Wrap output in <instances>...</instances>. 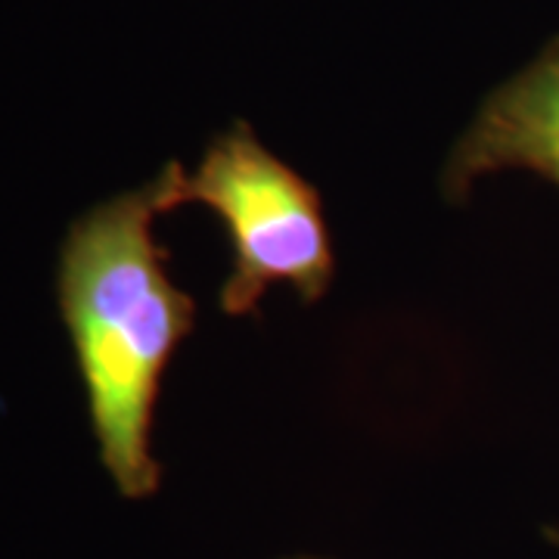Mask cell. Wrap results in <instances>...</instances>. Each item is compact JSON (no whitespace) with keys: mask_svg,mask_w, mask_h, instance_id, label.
<instances>
[{"mask_svg":"<svg viewBox=\"0 0 559 559\" xmlns=\"http://www.w3.org/2000/svg\"><path fill=\"white\" fill-rule=\"evenodd\" d=\"M183 202L209 205L227 227L234 267L218 293L224 314H255L271 283H289L301 301L326 296L336 252L318 187L277 159L246 121L212 140L200 168L183 178Z\"/></svg>","mask_w":559,"mask_h":559,"instance_id":"2","label":"cell"},{"mask_svg":"<svg viewBox=\"0 0 559 559\" xmlns=\"http://www.w3.org/2000/svg\"><path fill=\"white\" fill-rule=\"evenodd\" d=\"M544 538L550 540L554 547H559V528H544Z\"/></svg>","mask_w":559,"mask_h":559,"instance_id":"4","label":"cell"},{"mask_svg":"<svg viewBox=\"0 0 559 559\" xmlns=\"http://www.w3.org/2000/svg\"><path fill=\"white\" fill-rule=\"evenodd\" d=\"M183 178L171 162L138 190L91 205L69 224L57 259V301L100 463L128 500L159 491L153 419L162 377L197 326V305L168 277L156 240V218L187 205Z\"/></svg>","mask_w":559,"mask_h":559,"instance_id":"1","label":"cell"},{"mask_svg":"<svg viewBox=\"0 0 559 559\" xmlns=\"http://www.w3.org/2000/svg\"><path fill=\"white\" fill-rule=\"evenodd\" d=\"M516 168L559 187V40L481 103L444 165L441 187L460 202L485 175Z\"/></svg>","mask_w":559,"mask_h":559,"instance_id":"3","label":"cell"},{"mask_svg":"<svg viewBox=\"0 0 559 559\" xmlns=\"http://www.w3.org/2000/svg\"><path fill=\"white\" fill-rule=\"evenodd\" d=\"M296 559H314V557H296Z\"/></svg>","mask_w":559,"mask_h":559,"instance_id":"5","label":"cell"}]
</instances>
